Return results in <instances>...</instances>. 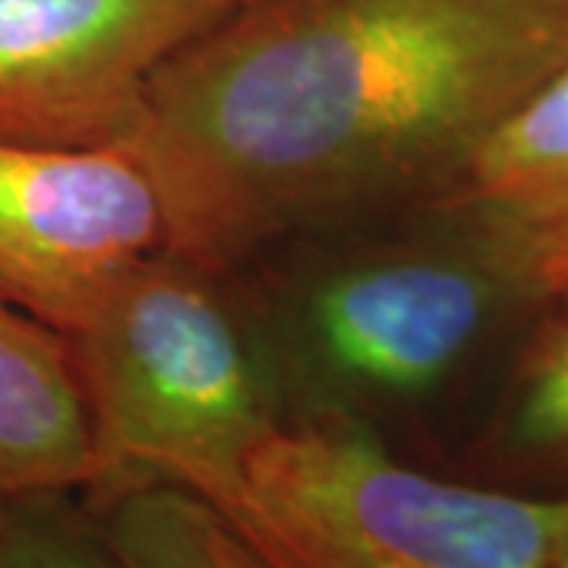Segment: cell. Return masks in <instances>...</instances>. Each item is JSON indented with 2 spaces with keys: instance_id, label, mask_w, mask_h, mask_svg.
<instances>
[{
  "instance_id": "obj_1",
  "label": "cell",
  "mask_w": 568,
  "mask_h": 568,
  "mask_svg": "<svg viewBox=\"0 0 568 568\" xmlns=\"http://www.w3.org/2000/svg\"><path fill=\"white\" fill-rule=\"evenodd\" d=\"M568 63V0H250L149 85L130 155L215 275L297 224L433 200Z\"/></svg>"
},
{
  "instance_id": "obj_2",
  "label": "cell",
  "mask_w": 568,
  "mask_h": 568,
  "mask_svg": "<svg viewBox=\"0 0 568 568\" xmlns=\"http://www.w3.org/2000/svg\"><path fill=\"white\" fill-rule=\"evenodd\" d=\"M205 506L253 568H549L568 537V493L439 477L345 420L272 426Z\"/></svg>"
},
{
  "instance_id": "obj_3",
  "label": "cell",
  "mask_w": 568,
  "mask_h": 568,
  "mask_svg": "<svg viewBox=\"0 0 568 568\" xmlns=\"http://www.w3.org/2000/svg\"><path fill=\"white\" fill-rule=\"evenodd\" d=\"M95 436L89 506L171 484L209 503L282 424L203 268L155 253L67 338Z\"/></svg>"
},
{
  "instance_id": "obj_4",
  "label": "cell",
  "mask_w": 568,
  "mask_h": 568,
  "mask_svg": "<svg viewBox=\"0 0 568 568\" xmlns=\"http://www.w3.org/2000/svg\"><path fill=\"white\" fill-rule=\"evenodd\" d=\"M231 10V0H0V142L130 152L152 77Z\"/></svg>"
},
{
  "instance_id": "obj_5",
  "label": "cell",
  "mask_w": 568,
  "mask_h": 568,
  "mask_svg": "<svg viewBox=\"0 0 568 568\" xmlns=\"http://www.w3.org/2000/svg\"><path fill=\"white\" fill-rule=\"evenodd\" d=\"M162 250V203L130 152L0 142L3 301L70 338Z\"/></svg>"
},
{
  "instance_id": "obj_6",
  "label": "cell",
  "mask_w": 568,
  "mask_h": 568,
  "mask_svg": "<svg viewBox=\"0 0 568 568\" xmlns=\"http://www.w3.org/2000/svg\"><path fill=\"white\" fill-rule=\"evenodd\" d=\"M446 246L388 253L325 278L313 294L316 347L342 379L383 395H424L458 369L506 301V272L462 231Z\"/></svg>"
},
{
  "instance_id": "obj_7",
  "label": "cell",
  "mask_w": 568,
  "mask_h": 568,
  "mask_svg": "<svg viewBox=\"0 0 568 568\" xmlns=\"http://www.w3.org/2000/svg\"><path fill=\"white\" fill-rule=\"evenodd\" d=\"M528 304L568 301V63L429 200Z\"/></svg>"
},
{
  "instance_id": "obj_8",
  "label": "cell",
  "mask_w": 568,
  "mask_h": 568,
  "mask_svg": "<svg viewBox=\"0 0 568 568\" xmlns=\"http://www.w3.org/2000/svg\"><path fill=\"white\" fill-rule=\"evenodd\" d=\"M95 480V436L73 347L0 297V496L77 493Z\"/></svg>"
},
{
  "instance_id": "obj_9",
  "label": "cell",
  "mask_w": 568,
  "mask_h": 568,
  "mask_svg": "<svg viewBox=\"0 0 568 568\" xmlns=\"http://www.w3.org/2000/svg\"><path fill=\"white\" fill-rule=\"evenodd\" d=\"M487 448L499 467L487 484L568 493V301L525 354Z\"/></svg>"
},
{
  "instance_id": "obj_10",
  "label": "cell",
  "mask_w": 568,
  "mask_h": 568,
  "mask_svg": "<svg viewBox=\"0 0 568 568\" xmlns=\"http://www.w3.org/2000/svg\"><path fill=\"white\" fill-rule=\"evenodd\" d=\"M89 508L123 568H253L219 511L181 487L145 484Z\"/></svg>"
},
{
  "instance_id": "obj_11",
  "label": "cell",
  "mask_w": 568,
  "mask_h": 568,
  "mask_svg": "<svg viewBox=\"0 0 568 568\" xmlns=\"http://www.w3.org/2000/svg\"><path fill=\"white\" fill-rule=\"evenodd\" d=\"M0 568H123L95 511L70 493L0 496Z\"/></svg>"
},
{
  "instance_id": "obj_12",
  "label": "cell",
  "mask_w": 568,
  "mask_h": 568,
  "mask_svg": "<svg viewBox=\"0 0 568 568\" xmlns=\"http://www.w3.org/2000/svg\"><path fill=\"white\" fill-rule=\"evenodd\" d=\"M549 568H568V537H566V544L556 549V556H552Z\"/></svg>"
},
{
  "instance_id": "obj_13",
  "label": "cell",
  "mask_w": 568,
  "mask_h": 568,
  "mask_svg": "<svg viewBox=\"0 0 568 568\" xmlns=\"http://www.w3.org/2000/svg\"><path fill=\"white\" fill-rule=\"evenodd\" d=\"M231 3H234V7H241V3H250V0H231Z\"/></svg>"
}]
</instances>
